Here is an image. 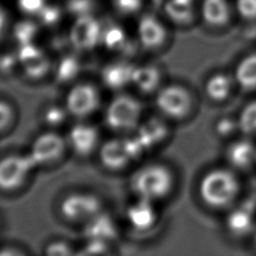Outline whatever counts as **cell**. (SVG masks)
Listing matches in <instances>:
<instances>
[{"label":"cell","mask_w":256,"mask_h":256,"mask_svg":"<svg viewBox=\"0 0 256 256\" xmlns=\"http://www.w3.org/2000/svg\"><path fill=\"white\" fill-rule=\"evenodd\" d=\"M101 113L104 126L119 135L133 133L145 117L141 96L128 91L113 94L105 102Z\"/></svg>","instance_id":"1"},{"label":"cell","mask_w":256,"mask_h":256,"mask_svg":"<svg viewBox=\"0 0 256 256\" xmlns=\"http://www.w3.org/2000/svg\"><path fill=\"white\" fill-rule=\"evenodd\" d=\"M174 184L171 170L157 162L140 163L129 177V189L134 197L158 202L167 197Z\"/></svg>","instance_id":"2"},{"label":"cell","mask_w":256,"mask_h":256,"mask_svg":"<svg viewBox=\"0 0 256 256\" xmlns=\"http://www.w3.org/2000/svg\"><path fill=\"white\" fill-rule=\"evenodd\" d=\"M96 156L105 170L119 173L139 164L146 154L133 134H113L103 139Z\"/></svg>","instance_id":"3"},{"label":"cell","mask_w":256,"mask_h":256,"mask_svg":"<svg viewBox=\"0 0 256 256\" xmlns=\"http://www.w3.org/2000/svg\"><path fill=\"white\" fill-rule=\"evenodd\" d=\"M73 120H91L104 106L102 87L92 81L80 79L68 86L63 98Z\"/></svg>","instance_id":"4"},{"label":"cell","mask_w":256,"mask_h":256,"mask_svg":"<svg viewBox=\"0 0 256 256\" xmlns=\"http://www.w3.org/2000/svg\"><path fill=\"white\" fill-rule=\"evenodd\" d=\"M105 209L100 195L88 190H73L64 194L58 202L59 216L71 225L83 226Z\"/></svg>","instance_id":"5"},{"label":"cell","mask_w":256,"mask_h":256,"mask_svg":"<svg viewBox=\"0 0 256 256\" xmlns=\"http://www.w3.org/2000/svg\"><path fill=\"white\" fill-rule=\"evenodd\" d=\"M239 192V182L235 175L225 169H214L206 173L199 184V194L203 202L213 208L229 205Z\"/></svg>","instance_id":"6"},{"label":"cell","mask_w":256,"mask_h":256,"mask_svg":"<svg viewBox=\"0 0 256 256\" xmlns=\"http://www.w3.org/2000/svg\"><path fill=\"white\" fill-rule=\"evenodd\" d=\"M39 170L29 154L13 152L0 158V191L15 193L22 190Z\"/></svg>","instance_id":"7"},{"label":"cell","mask_w":256,"mask_h":256,"mask_svg":"<svg viewBox=\"0 0 256 256\" xmlns=\"http://www.w3.org/2000/svg\"><path fill=\"white\" fill-rule=\"evenodd\" d=\"M69 152L66 136L62 131L44 129L31 141L27 153L38 169L59 164Z\"/></svg>","instance_id":"8"},{"label":"cell","mask_w":256,"mask_h":256,"mask_svg":"<svg viewBox=\"0 0 256 256\" xmlns=\"http://www.w3.org/2000/svg\"><path fill=\"white\" fill-rule=\"evenodd\" d=\"M65 136L69 152L80 158L96 155L103 141L100 128L91 120H73Z\"/></svg>","instance_id":"9"},{"label":"cell","mask_w":256,"mask_h":256,"mask_svg":"<svg viewBox=\"0 0 256 256\" xmlns=\"http://www.w3.org/2000/svg\"><path fill=\"white\" fill-rule=\"evenodd\" d=\"M154 104L163 118L182 119L191 108V96L178 84L163 85L154 95Z\"/></svg>","instance_id":"10"},{"label":"cell","mask_w":256,"mask_h":256,"mask_svg":"<svg viewBox=\"0 0 256 256\" xmlns=\"http://www.w3.org/2000/svg\"><path fill=\"white\" fill-rule=\"evenodd\" d=\"M124 223L136 235H145L151 232L159 222L157 202L137 198L126 206L124 210Z\"/></svg>","instance_id":"11"},{"label":"cell","mask_w":256,"mask_h":256,"mask_svg":"<svg viewBox=\"0 0 256 256\" xmlns=\"http://www.w3.org/2000/svg\"><path fill=\"white\" fill-rule=\"evenodd\" d=\"M135 63L128 58L117 57L104 63L99 71L100 85L113 94L127 91L132 85Z\"/></svg>","instance_id":"12"},{"label":"cell","mask_w":256,"mask_h":256,"mask_svg":"<svg viewBox=\"0 0 256 256\" xmlns=\"http://www.w3.org/2000/svg\"><path fill=\"white\" fill-rule=\"evenodd\" d=\"M20 72L31 81H40L52 74L53 63L49 55L35 43L17 47Z\"/></svg>","instance_id":"13"},{"label":"cell","mask_w":256,"mask_h":256,"mask_svg":"<svg viewBox=\"0 0 256 256\" xmlns=\"http://www.w3.org/2000/svg\"><path fill=\"white\" fill-rule=\"evenodd\" d=\"M103 28L91 15L77 16L71 26L68 40L72 47L79 52H87L101 45Z\"/></svg>","instance_id":"14"},{"label":"cell","mask_w":256,"mask_h":256,"mask_svg":"<svg viewBox=\"0 0 256 256\" xmlns=\"http://www.w3.org/2000/svg\"><path fill=\"white\" fill-rule=\"evenodd\" d=\"M131 134H133L147 155L164 143L169 135V128L161 115L145 116Z\"/></svg>","instance_id":"15"},{"label":"cell","mask_w":256,"mask_h":256,"mask_svg":"<svg viewBox=\"0 0 256 256\" xmlns=\"http://www.w3.org/2000/svg\"><path fill=\"white\" fill-rule=\"evenodd\" d=\"M81 227L83 239H95L115 244L121 235L118 220L106 209Z\"/></svg>","instance_id":"16"},{"label":"cell","mask_w":256,"mask_h":256,"mask_svg":"<svg viewBox=\"0 0 256 256\" xmlns=\"http://www.w3.org/2000/svg\"><path fill=\"white\" fill-rule=\"evenodd\" d=\"M167 39V30L164 24L154 15H143L137 24L136 42L148 51L157 50L163 46Z\"/></svg>","instance_id":"17"},{"label":"cell","mask_w":256,"mask_h":256,"mask_svg":"<svg viewBox=\"0 0 256 256\" xmlns=\"http://www.w3.org/2000/svg\"><path fill=\"white\" fill-rule=\"evenodd\" d=\"M162 72L158 65L152 62L135 63L131 88L139 96H151L163 86Z\"/></svg>","instance_id":"18"},{"label":"cell","mask_w":256,"mask_h":256,"mask_svg":"<svg viewBox=\"0 0 256 256\" xmlns=\"http://www.w3.org/2000/svg\"><path fill=\"white\" fill-rule=\"evenodd\" d=\"M84 65L80 57L72 53H64L53 63L52 75L59 85L66 88L81 79Z\"/></svg>","instance_id":"19"},{"label":"cell","mask_w":256,"mask_h":256,"mask_svg":"<svg viewBox=\"0 0 256 256\" xmlns=\"http://www.w3.org/2000/svg\"><path fill=\"white\" fill-rule=\"evenodd\" d=\"M39 119L44 129L62 131L71 124L70 116L63 101H51L44 104L39 113Z\"/></svg>","instance_id":"20"},{"label":"cell","mask_w":256,"mask_h":256,"mask_svg":"<svg viewBox=\"0 0 256 256\" xmlns=\"http://www.w3.org/2000/svg\"><path fill=\"white\" fill-rule=\"evenodd\" d=\"M227 229L235 236L249 234L254 227V213L251 205L244 204L234 209L226 219Z\"/></svg>","instance_id":"21"},{"label":"cell","mask_w":256,"mask_h":256,"mask_svg":"<svg viewBox=\"0 0 256 256\" xmlns=\"http://www.w3.org/2000/svg\"><path fill=\"white\" fill-rule=\"evenodd\" d=\"M101 45L114 53L117 57L130 59L128 56V47H130V42L125 31L119 26L113 25L103 29Z\"/></svg>","instance_id":"22"},{"label":"cell","mask_w":256,"mask_h":256,"mask_svg":"<svg viewBox=\"0 0 256 256\" xmlns=\"http://www.w3.org/2000/svg\"><path fill=\"white\" fill-rule=\"evenodd\" d=\"M226 155L232 166L238 169H244L255 162L256 148L248 140H238L228 147Z\"/></svg>","instance_id":"23"},{"label":"cell","mask_w":256,"mask_h":256,"mask_svg":"<svg viewBox=\"0 0 256 256\" xmlns=\"http://www.w3.org/2000/svg\"><path fill=\"white\" fill-rule=\"evenodd\" d=\"M202 17L211 26H224L230 20V7L227 0H203Z\"/></svg>","instance_id":"24"},{"label":"cell","mask_w":256,"mask_h":256,"mask_svg":"<svg viewBox=\"0 0 256 256\" xmlns=\"http://www.w3.org/2000/svg\"><path fill=\"white\" fill-rule=\"evenodd\" d=\"M235 80L245 90L256 89V53L242 58L235 68Z\"/></svg>","instance_id":"25"},{"label":"cell","mask_w":256,"mask_h":256,"mask_svg":"<svg viewBox=\"0 0 256 256\" xmlns=\"http://www.w3.org/2000/svg\"><path fill=\"white\" fill-rule=\"evenodd\" d=\"M232 81L230 77L223 73L212 75L205 83V92L207 96L217 102L223 101L230 95Z\"/></svg>","instance_id":"26"},{"label":"cell","mask_w":256,"mask_h":256,"mask_svg":"<svg viewBox=\"0 0 256 256\" xmlns=\"http://www.w3.org/2000/svg\"><path fill=\"white\" fill-rule=\"evenodd\" d=\"M164 9L167 16L177 24H188L193 18V0H168Z\"/></svg>","instance_id":"27"},{"label":"cell","mask_w":256,"mask_h":256,"mask_svg":"<svg viewBox=\"0 0 256 256\" xmlns=\"http://www.w3.org/2000/svg\"><path fill=\"white\" fill-rule=\"evenodd\" d=\"M18 119L16 107L10 101L0 98V137L10 132Z\"/></svg>","instance_id":"28"},{"label":"cell","mask_w":256,"mask_h":256,"mask_svg":"<svg viewBox=\"0 0 256 256\" xmlns=\"http://www.w3.org/2000/svg\"><path fill=\"white\" fill-rule=\"evenodd\" d=\"M38 27L34 22L23 20L16 23L13 27V37L18 46L34 43L35 36L37 34Z\"/></svg>","instance_id":"29"},{"label":"cell","mask_w":256,"mask_h":256,"mask_svg":"<svg viewBox=\"0 0 256 256\" xmlns=\"http://www.w3.org/2000/svg\"><path fill=\"white\" fill-rule=\"evenodd\" d=\"M238 129L244 134L256 132V100L247 103L237 119Z\"/></svg>","instance_id":"30"},{"label":"cell","mask_w":256,"mask_h":256,"mask_svg":"<svg viewBox=\"0 0 256 256\" xmlns=\"http://www.w3.org/2000/svg\"><path fill=\"white\" fill-rule=\"evenodd\" d=\"M43 253L49 256L77 255V246L63 238L51 239L43 248Z\"/></svg>","instance_id":"31"},{"label":"cell","mask_w":256,"mask_h":256,"mask_svg":"<svg viewBox=\"0 0 256 256\" xmlns=\"http://www.w3.org/2000/svg\"><path fill=\"white\" fill-rule=\"evenodd\" d=\"M115 244L95 240V239H83V243L80 247H77V254L80 255H109L113 253Z\"/></svg>","instance_id":"32"},{"label":"cell","mask_w":256,"mask_h":256,"mask_svg":"<svg viewBox=\"0 0 256 256\" xmlns=\"http://www.w3.org/2000/svg\"><path fill=\"white\" fill-rule=\"evenodd\" d=\"M20 72V62L17 51H7L0 54V74L12 77Z\"/></svg>","instance_id":"33"},{"label":"cell","mask_w":256,"mask_h":256,"mask_svg":"<svg viewBox=\"0 0 256 256\" xmlns=\"http://www.w3.org/2000/svg\"><path fill=\"white\" fill-rule=\"evenodd\" d=\"M143 0H112V6L117 13L123 16H131L138 13Z\"/></svg>","instance_id":"34"},{"label":"cell","mask_w":256,"mask_h":256,"mask_svg":"<svg viewBox=\"0 0 256 256\" xmlns=\"http://www.w3.org/2000/svg\"><path fill=\"white\" fill-rule=\"evenodd\" d=\"M19 9L25 15L38 16L47 5L46 0H16Z\"/></svg>","instance_id":"35"},{"label":"cell","mask_w":256,"mask_h":256,"mask_svg":"<svg viewBox=\"0 0 256 256\" xmlns=\"http://www.w3.org/2000/svg\"><path fill=\"white\" fill-rule=\"evenodd\" d=\"M236 9L242 18L256 19V0H236Z\"/></svg>","instance_id":"36"},{"label":"cell","mask_w":256,"mask_h":256,"mask_svg":"<svg viewBox=\"0 0 256 256\" xmlns=\"http://www.w3.org/2000/svg\"><path fill=\"white\" fill-rule=\"evenodd\" d=\"M215 128H216L217 134L219 136H222V137L230 136L236 130H239L238 129V122H237V120L229 118V117L221 118L220 120H218V122L216 123V127Z\"/></svg>","instance_id":"37"},{"label":"cell","mask_w":256,"mask_h":256,"mask_svg":"<svg viewBox=\"0 0 256 256\" xmlns=\"http://www.w3.org/2000/svg\"><path fill=\"white\" fill-rule=\"evenodd\" d=\"M38 16L40 17L41 23L45 25H52L57 23V21L59 20L60 10L55 6H50L47 4Z\"/></svg>","instance_id":"38"},{"label":"cell","mask_w":256,"mask_h":256,"mask_svg":"<svg viewBox=\"0 0 256 256\" xmlns=\"http://www.w3.org/2000/svg\"><path fill=\"white\" fill-rule=\"evenodd\" d=\"M89 2L87 0H73L69 4V9L75 13L77 16L88 14Z\"/></svg>","instance_id":"39"},{"label":"cell","mask_w":256,"mask_h":256,"mask_svg":"<svg viewBox=\"0 0 256 256\" xmlns=\"http://www.w3.org/2000/svg\"><path fill=\"white\" fill-rule=\"evenodd\" d=\"M25 254L21 247L15 245H3L0 247V255H22Z\"/></svg>","instance_id":"40"},{"label":"cell","mask_w":256,"mask_h":256,"mask_svg":"<svg viewBox=\"0 0 256 256\" xmlns=\"http://www.w3.org/2000/svg\"><path fill=\"white\" fill-rule=\"evenodd\" d=\"M8 26V17L4 9L0 6V36L6 31Z\"/></svg>","instance_id":"41"},{"label":"cell","mask_w":256,"mask_h":256,"mask_svg":"<svg viewBox=\"0 0 256 256\" xmlns=\"http://www.w3.org/2000/svg\"><path fill=\"white\" fill-rule=\"evenodd\" d=\"M255 163H256V156H255Z\"/></svg>","instance_id":"42"},{"label":"cell","mask_w":256,"mask_h":256,"mask_svg":"<svg viewBox=\"0 0 256 256\" xmlns=\"http://www.w3.org/2000/svg\"><path fill=\"white\" fill-rule=\"evenodd\" d=\"M255 240H256V237H255Z\"/></svg>","instance_id":"43"},{"label":"cell","mask_w":256,"mask_h":256,"mask_svg":"<svg viewBox=\"0 0 256 256\" xmlns=\"http://www.w3.org/2000/svg\"><path fill=\"white\" fill-rule=\"evenodd\" d=\"M0 226H1V223H0Z\"/></svg>","instance_id":"44"}]
</instances>
